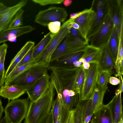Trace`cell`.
Returning <instances> with one entry per match:
<instances>
[{"instance_id":"cell-1","label":"cell","mask_w":123,"mask_h":123,"mask_svg":"<svg viewBox=\"0 0 123 123\" xmlns=\"http://www.w3.org/2000/svg\"><path fill=\"white\" fill-rule=\"evenodd\" d=\"M55 89L50 80L45 90L35 101H30L24 123H40L50 113Z\"/></svg>"},{"instance_id":"cell-2","label":"cell","mask_w":123,"mask_h":123,"mask_svg":"<svg viewBox=\"0 0 123 123\" xmlns=\"http://www.w3.org/2000/svg\"><path fill=\"white\" fill-rule=\"evenodd\" d=\"M75 18H69L64 22L58 33L54 36L47 47L35 59V65L47 68L49 67L53 52L70 32Z\"/></svg>"},{"instance_id":"cell-3","label":"cell","mask_w":123,"mask_h":123,"mask_svg":"<svg viewBox=\"0 0 123 123\" xmlns=\"http://www.w3.org/2000/svg\"><path fill=\"white\" fill-rule=\"evenodd\" d=\"M105 8L104 16L101 24L87 38L90 45L100 49L107 45L114 27L110 15Z\"/></svg>"},{"instance_id":"cell-4","label":"cell","mask_w":123,"mask_h":123,"mask_svg":"<svg viewBox=\"0 0 123 123\" xmlns=\"http://www.w3.org/2000/svg\"><path fill=\"white\" fill-rule=\"evenodd\" d=\"M51 71L50 80L58 96L61 100L62 106L65 109L70 111L76 107L79 99V95L74 90L65 88L56 72Z\"/></svg>"},{"instance_id":"cell-5","label":"cell","mask_w":123,"mask_h":123,"mask_svg":"<svg viewBox=\"0 0 123 123\" xmlns=\"http://www.w3.org/2000/svg\"><path fill=\"white\" fill-rule=\"evenodd\" d=\"M47 68L33 66L12 80L5 82V85L16 86L26 90L47 73Z\"/></svg>"},{"instance_id":"cell-6","label":"cell","mask_w":123,"mask_h":123,"mask_svg":"<svg viewBox=\"0 0 123 123\" xmlns=\"http://www.w3.org/2000/svg\"><path fill=\"white\" fill-rule=\"evenodd\" d=\"M29 99H16L9 101L4 109L8 123H21L25 118L28 109Z\"/></svg>"},{"instance_id":"cell-7","label":"cell","mask_w":123,"mask_h":123,"mask_svg":"<svg viewBox=\"0 0 123 123\" xmlns=\"http://www.w3.org/2000/svg\"><path fill=\"white\" fill-rule=\"evenodd\" d=\"M88 70L84 69L85 76L84 83L80 94L79 99L86 101L91 98L97 83L99 71L98 63L90 64Z\"/></svg>"},{"instance_id":"cell-8","label":"cell","mask_w":123,"mask_h":123,"mask_svg":"<svg viewBox=\"0 0 123 123\" xmlns=\"http://www.w3.org/2000/svg\"><path fill=\"white\" fill-rule=\"evenodd\" d=\"M68 16L67 10L64 8L51 6L40 11L35 16L34 22L41 25L47 26L51 22L59 21L63 23Z\"/></svg>"},{"instance_id":"cell-9","label":"cell","mask_w":123,"mask_h":123,"mask_svg":"<svg viewBox=\"0 0 123 123\" xmlns=\"http://www.w3.org/2000/svg\"><path fill=\"white\" fill-rule=\"evenodd\" d=\"M123 0L105 1V7L110 15L118 34L123 33Z\"/></svg>"},{"instance_id":"cell-10","label":"cell","mask_w":123,"mask_h":123,"mask_svg":"<svg viewBox=\"0 0 123 123\" xmlns=\"http://www.w3.org/2000/svg\"><path fill=\"white\" fill-rule=\"evenodd\" d=\"M95 11L92 8L75 19L74 22L79 26L78 31L81 37L88 43V37L92 26Z\"/></svg>"},{"instance_id":"cell-11","label":"cell","mask_w":123,"mask_h":123,"mask_svg":"<svg viewBox=\"0 0 123 123\" xmlns=\"http://www.w3.org/2000/svg\"><path fill=\"white\" fill-rule=\"evenodd\" d=\"M35 29L30 25L21 26L13 28H8L0 32V44L7 41L14 42L18 37L30 33Z\"/></svg>"},{"instance_id":"cell-12","label":"cell","mask_w":123,"mask_h":123,"mask_svg":"<svg viewBox=\"0 0 123 123\" xmlns=\"http://www.w3.org/2000/svg\"><path fill=\"white\" fill-rule=\"evenodd\" d=\"M50 80V76L47 73L26 90V92L30 101H34L40 96Z\"/></svg>"},{"instance_id":"cell-13","label":"cell","mask_w":123,"mask_h":123,"mask_svg":"<svg viewBox=\"0 0 123 123\" xmlns=\"http://www.w3.org/2000/svg\"><path fill=\"white\" fill-rule=\"evenodd\" d=\"M34 42L29 41L27 42L11 62L6 72L5 78H6L30 50L35 46Z\"/></svg>"},{"instance_id":"cell-14","label":"cell","mask_w":123,"mask_h":123,"mask_svg":"<svg viewBox=\"0 0 123 123\" xmlns=\"http://www.w3.org/2000/svg\"><path fill=\"white\" fill-rule=\"evenodd\" d=\"M107 105L112 113L113 123H118L123 116L121 93L115 94Z\"/></svg>"},{"instance_id":"cell-15","label":"cell","mask_w":123,"mask_h":123,"mask_svg":"<svg viewBox=\"0 0 123 123\" xmlns=\"http://www.w3.org/2000/svg\"><path fill=\"white\" fill-rule=\"evenodd\" d=\"M26 90L16 86L3 85L0 88V96L10 100L18 98L26 92Z\"/></svg>"},{"instance_id":"cell-16","label":"cell","mask_w":123,"mask_h":123,"mask_svg":"<svg viewBox=\"0 0 123 123\" xmlns=\"http://www.w3.org/2000/svg\"><path fill=\"white\" fill-rule=\"evenodd\" d=\"M100 49V55L98 63L99 70L112 71L114 68L115 63L107 46Z\"/></svg>"},{"instance_id":"cell-17","label":"cell","mask_w":123,"mask_h":123,"mask_svg":"<svg viewBox=\"0 0 123 123\" xmlns=\"http://www.w3.org/2000/svg\"><path fill=\"white\" fill-rule=\"evenodd\" d=\"M93 114L91 123H113L112 113L107 104L104 105Z\"/></svg>"},{"instance_id":"cell-18","label":"cell","mask_w":123,"mask_h":123,"mask_svg":"<svg viewBox=\"0 0 123 123\" xmlns=\"http://www.w3.org/2000/svg\"><path fill=\"white\" fill-rule=\"evenodd\" d=\"M27 0H22L13 6L12 9L2 18H0V32L8 28L10 23L16 13L25 6Z\"/></svg>"},{"instance_id":"cell-19","label":"cell","mask_w":123,"mask_h":123,"mask_svg":"<svg viewBox=\"0 0 123 123\" xmlns=\"http://www.w3.org/2000/svg\"><path fill=\"white\" fill-rule=\"evenodd\" d=\"M108 88V87H102L97 84L91 97L93 114L104 105L103 98Z\"/></svg>"},{"instance_id":"cell-20","label":"cell","mask_w":123,"mask_h":123,"mask_svg":"<svg viewBox=\"0 0 123 123\" xmlns=\"http://www.w3.org/2000/svg\"><path fill=\"white\" fill-rule=\"evenodd\" d=\"M85 48L59 58L52 62L54 63L52 65L73 67L74 63L79 61L82 57Z\"/></svg>"},{"instance_id":"cell-21","label":"cell","mask_w":123,"mask_h":123,"mask_svg":"<svg viewBox=\"0 0 123 123\" xmlns=\"http://www.w3.org/2000/svg\"><path fill=\"white\" fill-rule=\"evenodd\" d=\"M105 1L103 0H98L97 2L93 24L88 36L97 30L102 21L104 16Z\"/></svg>"},{"instance_id":"cell-22","label":"cell","mask_w":123,"mask_h":123,"mask_svg":"<svg viewBox=\"0 0 123 123\" xmlns=\"http://www.w3.org/2000/svg\"><path fill=\"white\" fill-rule=\"evenodd\" d=\"M100 49L88 44L85 47L81 58L90 64L98 63L100 54Z\"/></svg>"},{"instance_id":"cell-23","label":"cell","mask_w":123,"mask_h":123,"mask_svg":"<svg viewBox=\"0 0 123 123\" xmlns=\"http://www.w3.org/2000/svg\"><path fill=\"white\" fill-rule=\"evenodd\" d=\"M119 39L117 29L114 27L113 31L107 45L115 63L117 54Z\"/></svg>"},{"instance_id":"cell-24","label":"cell","mask_w":123,"mask_h":123,"mask_svg":"<svg viewBox=\"0 0 123 123\" xmlns=\"http://www.w3.org/2000/svg\"><path fill=\"white\" fill-rule=\"evenodd\" d=\"M68 34L63 40V42L56 48L53 52L51 57L50 64L69 54L67 49L69 38Z\"/></svg>"},{"instance_id":"cell-25","label":"cell","mask_w":123,"mask_h":123,"mask_svg":"<svg viewBox=\"0 0 123 123\" xmlns=\"http://www.w3.org/2000/svg\"><path fill=\"white\" fill-rule=\"evenodd\" d=\"M53 37H52L49 32L42 38L40 42L33 47V58L35 59L47 47Z\"/></svg>"},{"instance_id":"cell-26","label":"cell","mask_w":123,"mask_h":123,"mask_svg":"<svg viewBox=\"0 0 123 123\" xmlns=\"http://www.w3.org/2000/svg\"><path fill=\"white\" fill-rule=\"evenodd\" d=\"M119 39L118 53L114 66L117 73L115 75L116 77H119L123 74V39Z\"/></svg>"},{"instance_id":"cell-27","label":"cell","mask_w":123,"mask_h":123,"mask_svg":"<svg viewBox=\"0 0 123 123\" xmlns=\"http://www.w3.org/2000/svg\"><path fill=\"white\" fill-rule=\"evenodd\" d=\"M93 114L91 98L86 100L85 102L82 114L83 123H89L91 119Z\"/></svg>"},{"instance_id":"cell-28","label":"cell","mask_w":123,"mask_h":123,"mask_svg":"<svg viewBox=\"0 0 123 123\" xmlns=\"http://www.w3.org/2000/svg\"><path fill=\"white\" fill-rule=\"evenodd\" d=\"M35 65V60L15 68L5 79V82H8L22 73L31 67Z\"/></svg>"},{"instance_id":"cell-29","label":"cell","mask_w":123,"mask_h":123,"mask_svg":"<svg viewBox=\"0 0 123 123\" xmlns=\"http://www.w3.org/2000/svg\"><path fill=\"white\" fill-rule=\"evenodd\" d=\"M112 71L108 70H99L98 79L97 85L102 87H108L110 78L112 74Z\"/></svg>"},{"instance_id":"cell-30","label":"cell","mask_w":123,"mask_h":123,"mask_svg":"<svg viewBox=\"0 0 123 123\" xmlns=\"http://www.w3.org/2000/svg\"><path fill=\"white\" fill-rule=\"evenodd\" d=\"M62 107L61 101L57 96L55 100L53 101L51 110L52 113L54 123L59 119Z\"/></svg>"},{"instance_id":"cell-31","label":"cell","mask_w":123,"mask_h":123,"mask_svg":"<svg viewBox=\"0 0 123 123\" xmlns=\"http://www.w3.org/2000/svg\"><path fill=\"white\" fill-rule=\"evenodd\" d=\"M85 101L79 99L78 104L74 109L73 123H83L82 114Z\"/></svg>"},{"instance_id":"cell-32","label":"cell","mask_w":123,"mask_h":123,"mask_svg":"<svg viewBox=\"0 0 123 123\" xmlns=\"http://www.w3.org/2000/svg\"><path fill=\"white\" fill-rule=\"evenodd\" d=\"M24 12V10L21 9L16 13L10 23L8 28L18 27L23 25V15Z\"/></svg>"},{"instance_id":"cell-33","label":"cell","mask_w":123,"mask_h":123,"mask_svg":"<svg viewBox=\"0 0 123 123\" xmlns=\"http://www.w3.org/2000/svg\"><path fill=\"white\" fill-rule=\"evenodd\" d=\"M81 68L77 76L74 87V91L77 94L79 95L84 83L85 73L84 69L82 65L80 67Z\"/></svg>"},{"instance_id":"cell-34","label":"cell","mask_w":123,"mask_h":123,"mask_svg":"<svg viewBox=\"0 0 123 123\" xmlns=\"http://www.w3.org/2000/svg\"><path fill=\"white\" fill-rule=\"evenodd\" d=\"M61 22L55 21L49 23L47 25L48 28L51 33L52 37H53L59 31L61 27Z\"/></svg>"},{"instance_id":"cell-35","label":"cell","mask_w":123,"mask_h":123,"mask_svg":"<svg viewBox=\"0 0 123 123\" xmlns=\"http://www.w3.org/2000/svg\"><path fill=\"white\" fill-rule=\"evenodd\" d=\"M34 47L31 48L27 53L22 60L18 63L15 68L27 64L33 60H34L33 58Z\"/></svg>"},{"instance_id":"cell-36","label":"cell","mask_w":123,"mask_h":123,"mask_svg":"<svg viewBox=\"0 0 123 123\" xmlns=\"http://www.w3.org/2000/svg\"><path fill=\"white\" fill-rule=\"evenodd\" d=\"M63 0H31L34 3L41 6H44L48 5L60 4Z\"/></svg>"},{"instance_id":"cell-37","label":"cell","mask_w":123,"mask_h":123,"mask_svg":"<svg viewBox=\"0 0 123 123\" xmlns=\"http://www.w3.org/2000/svg\"><path fill=\"white\" fill-rule=\"evenodd\" d=\"M13 6L9 7L2 2H0V18L9 12L13 8Z\"/></svg>"},{"instance_id":"cell-38","label":"cell","mask_w":123,"mask_h":123,"mask_svg":"<svg viewBox=\"0 0 123 123\" xmlns=\"http://www.w3.org/2000/svg\"><path fill=\"white\" fill-rule=\"evenodd\" d=\"M92 8V6L89 9H86L78 12L71 13L70 15V18H76L81 15L90 10Z\"/></svg>"},{"instance_id":"cell-39","label":"cell","mask_w":123,"mask_h":123,"mask_svg":"<svg viewBox=\"0 0 123 123\" xmlns=\"http://www.w3.org/2000/svg\"><path fill=\"white\" fill-rule=\"evenodd\" d=\"M6 51H5L4 53L0 60V74L6 72L4 68V63Z\"/></svg>"},{"instance_id":"cell-40","label":"cell","mask_w":123,"mask_h":123,"mask_svg":"<svg viewBox=\"0 0 123 123\" xmlns=\"http://www.w3.org/2000/svg\"><path fill=\"white\" fill-rule=\"evenodd\" d=\"M74 115V109L70 111L65 123H73Z\"/></svg>"},{"instance_id":"cell-41","label":"cell","mask_w":123,"mask_h":123,"mask_svg":"<svg viewBox=\"0 0 123 123\" xmlns=\"http://www.w3.org/2000/svg\"><path fill=\"white\" fill-rule=\"evenodd\" d=\"M40 123H54L52 113L51 111L49 114Z\"/></svg>"},{"instance_id":"cell-42","label":"cell","mask_w":123,"mask_h":123,"mask_svg":"<svg viewBox=\"0 0 123 123\" xmlns=\"http://www.w3.org/2000/svg\"><path fill=\"white\" fill-rule=\"evenodd\" d=\"M120 80L116 77L111 76L110 78L109 82L113 85H117L120 83Z\"/></svg>"},{"instance_id":"cell-43","label":"cell","mask_w":123,"mask_h":123,"mask_svg":"<svg viewBox=\"0 0 123 123\" xmlns=\"http://www.w3.org/2000/svg\"><path fill=\"white\" fill-rule=\"evenodd\" d=\"M8 48L7 44L5 43L0 45V60L4 53L7 51Z\"/></svg>"},{"instance_id":"cell-44","label":"cell","mask_w":123,"mask_h":123,"mask_svg":"<svg viewBox=\"0 0 123 123\" xmlns=\"http://www.w3.org/2000/svg\"><path fill=\"white\" fill-rule=\"evenodd\" d=\"M69 33L71 36L74 37H76L79 36L78 34H79V33L78 30L72 27L70 29Z\"/></svg>"},{"instance_id":"cell-45","label":"cell","mask_w":123,"mask_h":123,"mask_svg":"<svg viewBox=\"0 0 123 123\" xmlns=\"http://www.w3.org/2000/svg\"><path fill=\"white\" fill-rule=\"evenodd\" d=\"M5 73L0 74V88L4 85L5 82Z\"/></svg>"},{"instance_id":"cell-46","label":"cell","mask_w":123,"mask_h":123,"mask_svg":"<svg viewBox=\"0 0 123 123\" xmlns=\"http://www.w3.org/2000/svg\"><path fill=\"white\" fill-rule=\"evenodd\" d=\"M120 80V82L119 83V89L121 92H123V81L122 78V76H121L119 77Z\"/></svg>"},{"instance_id":"cell-47","label":"cell","mask_w":123,"mask_h":123,"mask_svg":"<svg viewBox=\"0 0 123 123\" xmlns=\"http://www.w3.org/2000/svg\"><path fill=\"white\" fill-rule=\"evenodd\" d=\"M90 64L86 62L82 63V66L83 68L85 70H88L90 67Z\"/></svg>"},{"instance_id":"cell-48","label":"cell","mask_w":123,"mask_h":123,"mask_svg":"<svg viewBox=\"0 0 123 123\" xmlns=\"http://www.w3.org/2000/svg\"><path fill=\"white\" fill-rule=\"evenodd\" d=\"M72 1L71 0H64L63 2L64 5L67 6L70 5L72 3Z\"/></svg>"},{"instance_id":"cell-49","label":"cell","mask_w":123,"mask_h":123,"mask_svg":"<svg viewBox=\"0 0 123 123\" xmlns=\"http://www.w3.org/2000/svg\"><path fill=\"white\" fill-rule=\"evenodd\" d=\"M4 111V109L2 105V103L0 98V121L1 119L3 113Z\"/></svg>"},{"instance_id":"cell-50","label":"cell","mask_w":123,"mask_h":123,"mask_svg":"<svg viewBox=\"0 0 123 123\" xmlns=\"http://www.w3.org/2000/svg\"><path fill=\"white\" fill-rule=\"evenodd\" d=\"M72 27L78 30L79 28V26L78 24L74 22L73 24Z\"/></svg>"},{"instance_id":"cell-51","label":"cell","mask_w":123,"mask_h":123,"mask_svg":"<svg viewBox=\"0 0 123 123\" xmlns=\"http://www.w3.org/2000/svg\"><path fill=\"white\" fill-rule=\"evenodd\" d=\"M55 123H60V119H58L57 121H56Z\"/></svg>"}]
</instances>
